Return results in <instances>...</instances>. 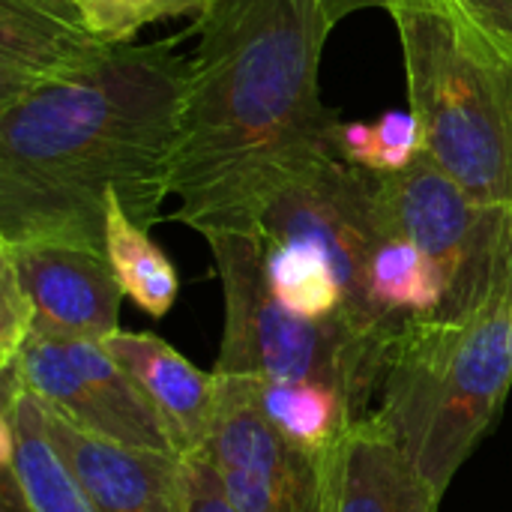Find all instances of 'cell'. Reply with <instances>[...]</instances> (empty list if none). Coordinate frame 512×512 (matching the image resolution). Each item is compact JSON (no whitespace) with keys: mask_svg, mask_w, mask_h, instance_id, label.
<instances>
[{"mask_svg":"<svg viewBox=\"0 0 512 512\" xmlns=\"http://www.w3.org/2000/svg\"><path fill=\"white\" fill-rule=\"evenodd\" d=\"M204 240L225 297V330L213 372L327 384L351 402L360 420L372 417L369 405L381 393L399 330H363L345 315L303 321L273 297L258 234L213 231Z\"/></svg>","mask_w":512,"mask_h":512,"instance_id":"5","label":"cell"},{"mask_svg":"<svg viewBox=\"0 0 512 512\" xmlns=\"http://www.w3.org/2000/svg\"><path fill=\"white\" fill-rule=\"evenodd\" d=\"M90 30L108 45H129L138 30L180 15H201L207 0H75Z\"/></svg>","mask_w":512,"mask_h":512,"instance_id":"20","label":"cell"},{"mask_svg":"<svg viewBox=\"0 0 512 512\" xmlns=\"http://www.w3.org/2000/svg\"><path fill=\"white\" fill-rule=\"evenodd\" d=\"M39 414L51 447L93 512H186L183 456L117 444L42 402Z\"/></svg>","mask_w":512,"mask_h":512,"instance_id":"9","label":"cell"},{"mask_svg":"<svg viewBox=\"0 0 512 512\" xmlns=\"http://www.w3.org/2000/svg\"><path fill=\"white\" fill-rule=\"evenodd\" d=\"M375 180L390 231L420 246L444 279L438 318H465L512 297V207L471 198L426 153Z\"/></svg>","mask_w":512,"mask_h":512,"instance_id":"6","label":"cell"},{"mask_svg":"<svg viewBox=\"0 0 512 512\" xmlns=\"http://www.w3.org/2000/svg\"><path fill=\"white\" fill-rule=\"evenodd\" d=\"M183 480H186V512H237L204 450L183 456Z\"/></svg>","mask_w":512,"mask_h":512,"instance_id":"22","label":"cell"},{"mask_svg":"<svg viewBox=\"0 0 512 512\" xmlns=\"http://www.w3.org/2000/svg\"><path fill=\"white\" fill-rule=\"evenodd\" d=\"M102 342L150 399L174 441V450L180 456L204 450L219 399L216 375L201 372L153 333L117 330Z\"/></svg>","mask_w":512,"mask_h":512,"instance_id":"13","label":"cell"},{"mask_svg":"<svg viewBox=\"0 0 512 512\" xmlns=\"http://www.w3.org/2000/svg\"><path fill=\"white\" fill-rule=\"evenodd\" d=\"M0 456L12 459L33 512H93L42 429L36 396L12 372H0Z\"/></svg>","mask_w":512,"mask_h":512,"instance_id":"14","label":"cell"},{"mask_svg":"<svg viewBox=\"0 0 512 512\" xmlns=\"http://www.w3.org/2000/svg\"><path fill=\"white\" fill-rule=\"evenodd\" d=\"M111 48L75 0H0V105L99 63Z\"/></svg>","mask_w":512,"mask_h":512,"instance_id":"11","label":"cell"},{"mask_svg":"<svg viewBox=\"0 0 512 512\" xmlns=\"http://www.w3.org/2000/svg\"><path fill=\"white\" fill-rule=\"evenodd\" d=\"M387 231L375 171L339 156L321 159L285 183L255 222V234L267 243H300L321 252L342 285V315L381 333L405 324L384 318L369 297V261Z\"/></svg>","mask_w":512,"mask_h":512,"instance_id":"7","label":"cell"},{"mask_svg":"<svg viewBox=\"0 0 512 512\" xmlns=\"http://www.w3.org/2000/svg\"><path fill=\"white\" fill-rule=\"evenodd\" d=\"M36 330L33 306L18 285L12 267L0 261V369H6Z\"/></svg>","mask_w":512,"mask_h":512,"instance_id":"21","label":"cell"},{"mask_svg":"<svg viewBox=\"0 0 512 512\" xmlns=\"http://www.w3.org/2000/svg\"><path fill=\"white\" fill-rule=\"evenodd\" d=\"M24 288L36 330L57 336L108 339L120 330V300L126 297L105 252L66 243L0 246Z\"/></svg>","mask_w":512,"mask_h":512,"instance_id":"10","label":"cell"},{"mask_svg":"<svg viewBox=\"0 0 512 512\" xmlns=\"http://www.w3.org/2000/svg\"><path fill=\"white\" fill-rule=\"evenodd\" d=\"M234 378L243 381L252 405L264 414V420L300 450L324 456L342 444L354 423H360L351 402L327 384L279 381L261 375Z\"/></svg>","mask_w":512,"mask_h":512,"instance_id":"15","label":"cell"},{"mask_svg":"<svg viewBox=\"0 0 512 512\" xmlns=\"http://www.w3.org/2000/svg\"><path fill=\"white\" fill-rule=\"evenodd\" d=\"M183 36L114 45L0 105V246L105 252L108 195L141 228L162 222L189 78Z\"/></svg>","mask_w":512,"mask_h":512,"instance_id":"2","label":"cell"},{"mask_svg":"<svg viewBox=\"0 0 512 512\" xmlns=\"http://www.w3.org/2000/svg\"><path fill=\"white\" fill-rule=\"evenodd\" d=\"M330 30L318 0L204 3L171 168V219L201 237L255 234L285 183L339 156L342 120L318 84Z\"/></svg>","mask_w":512,"mask_h":512,"instance_id":"1","label":"cell"},{"mask_svg":"<svg viewBox=\"0 0 512 512\" xmlns=\"http://www.w3.org/2000/svg\"><path fill=\"white\" fill-rule=\"evenodd\" d=\"M330 512H438L441 495L372 417L327 453Z\"/></svg>","mask_w":512,"mask_h":512,"instance_id":"12","label":"cell"},{"mask_svg":"<svg viewBox=\"0 0 512 512\" xmlns=\"http://www.w3.org/2000/svg\"><path fill=\"white\" fill-rule=\"evenodd\" d=\"M492 45L512 57V0H450Z\"/></svg>","mask_w":512,"mask_h":512,"instance_id":"23","label":"cell"},{"mask_svg":"<svg viewBox=\"0 0 512 512\" xmlns=\"http://www.w3.org/2000/svg\"><path fill=\"white\" fill-rule=\"evenodd\" d=\"M393 21L423 153L471 198L512 207V57L453 3Z\"/></svg>","mask_w":512,"mask_h":512,"instance_id":"4","label":"cell"},{"mask_svg":"<svg viewBox=\"0 0 512 512\" xmlns=\"http://www.w3.org/2000/svg\"><path fill=\"white\" fill-rule=\"evenodd\" d=\"M512 387V297L465 318H405L375 420L444 498Z\"/></svg>","mask_w":512,"mask_h":512,"instance_id":"3","label":"cell"},{"mask_svg":"<svg viewBox=\"0 0 512 512\" xmlns=\"http://www.w3.org/2000/svg\"><path fill=\"white\" fill-rule=\"evenodd\" d=\"M324 15L330 18V24L336 27L339 21H345L351 12L360 9H387L390 15L399 9H417V6H447L450 0H318Z\"/></svg>","mask_w":512,"mask_h":512,"instance_id":"24","label":"cell"},{"mask_svg":"<svg viewBox=\"0 0 512 512\" xmlns=\"http://www.w3.org/2000/svg\"><path fill=\"white\" fill-rule=\"evenodd\" d=\"M339 156L375 174H399L423 156L420 123L414 111H387L375 123H342Z\"/></svg>","mask_w":512,"mask_h":512,"instance_id":"19","label":"cell"},{"mask_svg":"<svg viewBox=\"0 0 512 512\" xmlns=\"http://www.w3.org/2000/svg\"><path fill=\"white\" fill-rule=\"evenodd\" d=\"M372 306L390 318H438L444 306V279L420 246L387 231L369 261Z\"/></svg>","mask_w":512,"mask_h":512,"instance_id":"17","label":"cell"},{"mask_svg":"<svg viewBox=\"0 0 512 512\" xmlns=\"http://www.w3.org/2000/svg\"><path fill=\"white\" fill-rule=\"evenodd\" d=\"M216 375V372H213ZM219 399L204 453L237 512H330L327 453L282 438L234 375H216Z\"/></svg>","mask_w":512,"mask_h":512,"instance_id":"8","label":"cell"},{"mask_svg":"<svg viewBox=\"0 0 512 512\" xmlns=\"http://www.w3.org/2000/svg\"><path fill=\"white\" fill-rule=\"evenodd\" d=\"M264 270L273 297L303 321H330L342 315V285L330 261L300 243H267Z\"/></svg>","mask_w":512,"mask_h":512,"instance_id":"18","label":"cell"},{"mask_svg":"<svg viewBox=\"0 0 512 512\" xmlns=\"http://www.w3.org/2000/svg\"><path fill=\"white\" fill-rule=\"evenodd\" d=\"M105 255L123 288V294L150 318L171 312L180 279L168 255L150 240L147 228L129 219L117 195H108V225H105Z\"/></svg>","mask_w":512,"mask_h":512,"instance_id":"16","label":"cell"}]
</instances>
